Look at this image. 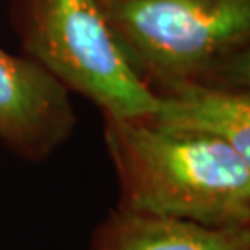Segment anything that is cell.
Segmentation results:
<instances>
[{
    "mask_svg": "<svg viewBox=\"0 0 250 250\" xmlns=\"http://www.w3.org/2000/svg\"><path fill=\"white\" fill-rule=\"evenodd\" d=\"M117 208L215 228L250 226V169L226 143L145 119L104 117Z\"/></svg>",
    "mask_w": 250,
    "mask_h": 250,
    "instance_id": "6da1fadb",
    "label": "cell"
},
{
    "mask_svg": "<svg viewBox=\"0 0 250 250\" xmlns=\"http://www.w3.org/2000/svg\"><path fill=\"white\" fill-rule=\"evenodd\" d=\"M100 6L152 95L200 83L250 46V0H100Z\"/></svg>",
    "mask_w": 250,
    "mask_h": 250,
    "instance_id": "7a4b0ae2",
    "label": "cell"
},
{
    "mask_svg": "<svg viewBox=\"0 0 250 250\" xmlns=\"http://www.w3.org/2000/svg\"><path fill=\"white\" fill-rule=\"evenodd\" d=\"M9 13L24 56L102 117L146 119L156 111L158 99L128 65L100 0H11Z\"/></svg>",
    "mask_w": 250,
    "mask_h": 250,
    "instance_id": "3957f363",
    "label": "cell"
},
{
    "mask_svg": "<svg viewBox=\"0 0 250 250\" xmlns=\"http://www.w3.org/2000/svg\"><path fill=\"white\" fill-rule=\"evenodd\" d=\"M71 91L28 56L0 46V143L26 161H45L76 128Z\"/></svg>",
    "mask_w": 250,
    "mask_h": 250,
    "instance_id": "277c9868",
    "label": "cell"
},
{
    "mask_svg": "<svg viewBox=\"0 0 250 250\" xmlns=\"http://www.w3.org/2000/svg\"><path fill=\"white\" fill-rule=\"evenodd\" d=\"M148 121L169 130L198 132L226 143L250 169V89L215 83H184L154 95Z\"/></svg>",
    "mask_w": 250,
    "mask_h": 250,
    "instance_id": "5b68a950",
    "label": "cell"
},
{
    "mask_svg": "<svg viewBox=\"0 0 250 250\" xmlns=\"http://www.w3.org/2000/svg\"><path fill=\"white\" fill-rule=\"evenodd\" d=\"M89 250H250V226L215 228L115 208L95 228Z\"/></svg>",
    "mask_w": 250,
    "mask_h": 250,
    "instance_id": "8992f818",
    "label": "cell"
},
{
    "mask_svg": "<svg viewBox=\"0 0 250 250\" xmlns=\"http://www.w3.org/2000/svg\"><path fill=\"white\" fill-rule=\"evenodd\" d=\"M200 83H215L228 87H249L250 89V46L237 56L217 67L204 82Z\"/></svg>",
    "mask_w": 250,
    "mask_h": 250,
    "instance_id": "52a82bcc",
    "label": "cell"
}]
</instances>
